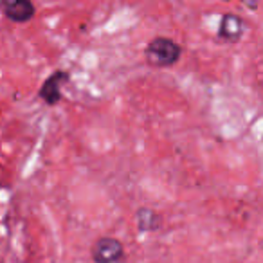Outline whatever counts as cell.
I'll return each instance as SVG.
<instances>
[{
	"instance_id": "8992f818",
	"label": "cell",
	"mask_w": 263,
	"mask_h": 263,
	"mask_svg": "<svg viewBox=\"0 0 263 263\" xmlns=\"http://www.w3.org/2000/svg\"><path fill=\"white\" fill-rule=\"evenodd\" d=\"M137 226L141 231H155L161 227V216L154 209L141 208L137 211Z\"/></svg>"
},
{
	"instance_id": "6da1fadb",
	"label": "cell",
	"mask_w": 263,
	"mask_h": 263,
	"mask_svg": "<svg viewBox=\"0 0 263 263\" xmlns=\"http://www.w3.org/2000/svg\"><path fill=\"white\" fill-rule=\"evenodd\" d=\"M182 47L175 40L166 36H157L148 42L144 49V60L150 67L155 69H166V67L175 65L180 60Z\"/></svg>"
},
{
	"instance_id": "3957f363",
	"label": "cell",
	"mask_w": 263,
	"mask_h": 263,
	"mask_svg": "<svg viewBox=\"0 0 263 263\" xmlns=\"http://www.w3.org/2000/svg\"><path fill=\"white\" fill-rule=\"evenodd\" d=\"M69 78H70V74L67 72V70H54L40 87L38 96H40L42 101L51 106L58 105V103L62 101V88L67 85Z\"/></svg>"
},
{
	"instance_id": "277c9868",
	"label": "cell",
	"mask_w": 263,
	"mask_h": 263,
	"mask_svg": "<svg viewBox=\"0 0 263 263\" xmlns=\"http://www.w3.org/2000/svg\"><path fill=\"white\" fill-rule=\"evenodd\" d=\"M2 13L15 24H26L34 16L33 0H0Z\"/></svg>"
},
{
	"instance_id": "7a4b0ae2",
	"label": "cell",
	"mask_w": 263,
	"mask_h": 263,
	"mask_svg": "<svg viewBox=\"0 0 263 263\" xmlns=\"http://www.w3.org/2000/svg\"><path fill=\"white\" fill-rule=\"evenodd\" d=\"M92 258L96 263H124V249L116 238H99L92 247Z\"/></svg>"
},
{
	"instance_id": "5b68a950",
	"label": "cell",
	"mask_w": 263,
	"mask_h": 263,
	"mask_svg": "<svg viewBox=\"0 0 263 263\" xmlns=\"http://www.w3.org/2000/svg\"><path fill=\"white\" fill-rule=\"evenodd\" d=\"M245 34V22L238 15L227 13L222 16V22L218 27V38L229 44H236L241 40V36Z\"/></svg>"
}]
</instances>
